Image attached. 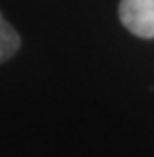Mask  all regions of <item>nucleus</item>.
Segmentation results:
<instances>
[{"label": "nucleus", "mask_w": 154, "mask_h": 157, "mask_svg": "<svg viewBox=\"0 0 154 157\" xmlns=\"http://www.w3.org/2000/svg\"><path fill=\"white\" fill-rule=\"evenodd\" d=\"M118 14L132 34L154 38V0H120Z\"/></svg>", "instance_id": "1"}, {"label": "nucleus", "mask_w": 154, "mask_h": 157, "mask_svg": "<svg viewBox=\"0 0 154 157\" xmlns=\"http://www.w3.org/2000/svg\"><path fill=\"white\" fill-rule=\"evenodd\" d=\"M18 46H20V38L16 34V30L0 14V63L8 60L14 52L18 51Z\"/></svg>", "instance_id": "2"}]
</instances>
